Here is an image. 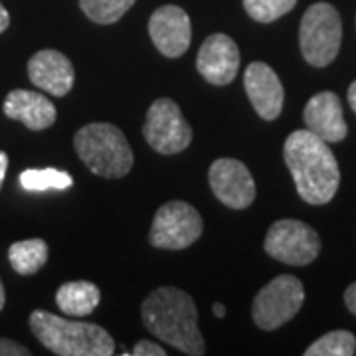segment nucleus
<instances>
[{"mask_svg":"<svg viewBox=\"0 0 356 356\" xmlns=\"http://www.w3.org/2000/svg\"><path fill=\"white\" fill-rule=\"evenodd\" d=\"M283 159L299 196L307 204L331 202L341 184V168L329 143L318 139L309 129L293 131L285 140Z\"/></svg>","mask_w":356,"mask_h":356,"instance_id":"1","label":"nucleus"},{"mask_svg":"<svg viewBox=\"0 0 356 356\" xmlns=\"http://www.w3.org/2000/svg\"><path fill=\"white\" fill-rule=\"evenodd\" d=\"M143 323L156 339L191 356H202L206 344L198 331V311L186 291L159 287L140 307Z\"/></svg>","mask_w":356,"mask_h":356,"instance_id":"2","label":"nucleus"},{"mask_svg":"<svg viewBox=\"0 0 356 356\" xmlns=\"http://www.w3.org/2000/svg\"><path fill=\"white\" fill-rule=\"evenodd\" d=\"M30 329L54 355L60 356H111L115 341L99 325L56 317L48 311L30 315Z\"/></svg>","mask_w":356,"mask_h":356,"instance_id":"3","label":"nucleus"},{"mask_svg":"<svg viewBox=\"0 0 356 356\" xmlns=\"http://www.w3.org/2000/svg\"><path fill=\"white\" fill-rule=\"evenodd\" d=\"M77 156L93 175L123 178L133 168V151L125 133L111 123H89L74 137Z\"/></svg>","mask_w":356,"mask_h":356,"instance_id":"4","label":"nucleus"},{"mask_svg":"<svg viewBox=\"0 0 356 356\" xmlns=\"http://www.w3.org/2000/svg\"><path fill=\"white\" fill-rule=\"evenodd\" d=\"M343 42V22L339 10L329 2L307 8L299 28V44L307 64L325 67L334 62Z\"/></svg>","mask_w":356,"mask_h":356,"instance_id":"5","label":"nucleus"},{"mask_svg":"<svg viewBox=\"0 0 356 356\" xmlns=\"http://www.w3.org/2000/svg\"><path fill=\"white\" fill-rule=\"evenodd\" d=\"M305 301L303 283L295 275H277L255 295L252 315L261 331H275L289 323Z\"/></svg>","mask_w":356,"mask_h":356,"instance_id":"6","label":"nucleus"},{"mask_svg":"<svg viewBox=\"0 0 356 356\" xmlns=\"http://www.w3.org/2000/svg\"><path fill=\"white\" fill-rule=\"evenodd\" d=\"M266 254L287 266H309L321 252V238L301 220H277L266 236Z\"/></svg>","mask_w":356,"mask_h":356,"instance_id":"7","label":"nucleus"},{"mask_svg":"<svg viewBox=\"0 0 356 356\" xmlns=\"http://www.w3.org/2000/svg\"><path fill=\"white\" fill-rule=\"evenodd\" d=\"M202 236V216L188 202L163 204L153 220L151 245L159 250H184Z\"/></svg>","mask_w":356,"mask_h":356,"instance_id":"8","label":"nucleus"},{"mask_svg":"<svg viewBox=\"0 0 356 356\" xmlns=\"http://www.w3.org/2000/svg\"><path fill=\"white\" fill-rule=\"evenodd\" d=\"M143 135L156 153L177 154L188 149L192 140V127L182 117L177 102L161 97L147 111Z\"/></svg>","mask_w":356,"mask_h":356,"instance_id":"9","label":"nucleus"},{"mask_svg":"<svg viewBox=\"0 0 356 356\" xmlns=\"http://www.w3.org/2000/svg\"><path fill=\"white\" fill-rule=\"evenodd\" d=\"M210 188L220 202L243 210L255 200V182L250 168L236 159H218L208 170Z\"/></svg>","mask_w":356,"mask_h":356,"instance_id":"10","label":"nucleus"},{"mask_svg":"<svg viewBox=\"0 0 356 356\" xmlns=\"http://www.w3.org/2000/svg\"><path fill=\"white\" fill-rule=\"evenodd\" d=\"M151 40L166 58H180L191 48L192 24L191 16L180 6L166 4L156 8L149 20Z\"/></svg>","mask_w":356,"mask_h":356,"instance_id":"11","label":"nucleus"},{"mask_svg":"<svg viewBox=\"0 0 356 356\" xmlns=\"http://www.w3.org/2000/svg\"><path fill=\"white\" fill-rule=\"evenodd\" d=\"M198 74L212 86H228L240 70V48L226 34H212L204 40L196 56Z\"/></svg>","mask_w":356,"mask_h":356,"instance_id":"12","label":"nucleus"},{"mask_svg":"<svg viewBox=\"0 0 356 356\" xmlns=\"http://www.w3.org/2000/svg\"><path fill=\"white\" fill-rule=\"evenodd\" d=\"M243 88L254 105L255 113L266 121H275L283 109L285 91L277 74L264 62H254L245 67Z\"/></svg>","mask_w":356,"mask_h":356,"instance_id":"13","label":"nucleus"},{"mask_svg":"<svg viewBox=\"0 0 356 356\" xmlns=\"http://www.w3.org/2000/svg\"><path fill=\"white\" fill-rule=\"evenodd\" d=\"M28 77L42 91L56 97H65L74 88L76 72L67 56L62 51L42 50L30 58Z\"/></svg>","mask_w":356,"mask_h":356,"instance_id":"14","label":"nucleus"},{"mask_svg":"<svg viewBox=\"0 0 356 356\" xmlns=\"http://www.w3.org/2000/svg\"><path fill=\"white\" fill-rule=\"evenodd\" d=\"M307 129L325 143H341L348 135L343 105L337 93L321 91L313 95L303 111Z\"/></svg>","mask_w":356,"mask_h":356,"instance_id":"15","label":"nucleus"},{"mask_svg":"<svg viewBox=\"0 0 356 356\" xmlns=\"http://www.w3.org/2000/svg\"><path fill=\"white\" fill-rule=\"evenodd\" d=\"M4 115L8 119L20 121L30 131H44L56 123L58 111L54 103L40 95L38 91H28V89H14L4 99Z\"/></svg>","mask_w":356,"mask_h":356,"instance_id":"16","label":"nucleus"},{"mask_svg":"<svg viewBox=\"0 0 356 356\" xmlns=\"http://www.w3.org/2000/svg\"><path fill=\"white\" fill-rule=\"evenodd\" d=\"M102 301V291L91 281H67L56 293L60 311L70 317H88Z\"/></svg>","mask_w":356,"mask_h":356,"instance_id":"17","label":"nucleus"},{"mask_svg":"<svg viewBox=\"0 0 356 356\" xmlns=\"http://www.w3.org/2000/svg\"><path fill=\"white\" fill-rule=\"evenodd\" d=\"M48 243L40 238L16 242L8 248V261L16 273L20 275H34L48 261Z\"/></svg>","mask_w":356,"mask_h":356,"instance_id":"18","label":"nucleus"},{"mask_svg":"<svg viewBox=\"0 0 356 356\" xmlns=\"http://www.w3.org/2000/svg\"><path fill=\"white\" fill-rule=\"evenodd\" d=\"M18 180L26 192L67 191L74 184V178L58 168H26Z\"/></svg>","mask_w":356,"mask_h":356,"instance_id":"19","label":"nucleus"},{"mask_svg":"<svg viewBox=\"0 0 356 356\" xmlns=\"http://www.w3.org/2000/svg\"><path fill=\"white\" fill-rule=\"evenodd\" d=\"M137 0H79L83 14L95 24H115Z\"/></svg>","mask_w":356,"mask_h":356,"instance_id":"20","label":"nucleus"},{"mask_svg":"<svg viewBox=\"0 0 356 356\" xmlns=\"http://www.w3.org/2000/svg\"><path fill=\"white\" fill-rule=\"evenodd\" d=\"M356 337L350 331H331L305 350V356H353Z\"/></svg>","mask_w":356,"mask_h":356,"instance_id":"21","label":"nucleus"},{"mask_svg":"<svg viewBox=\"0 0 356 356\" xmlns=\"http://www.w3.org/2000/svg\"><path fill=\"white\" fill-rule=\"evenodd\" d=\"M297 0H243L245 13L254 18L255 22H273L295 8Z\"/></svg>","mask_w":356,"mask_h":356,"instance_id":"22","label":"nucleus"},{"mask_svg":"<svg viewBox=\"0 0 356 356\" xmlns=\"http://www.w3.org/2000/svg\"><path fill=\"white\" fill-rule=\"evenodd\" d=\"M133 356H166V350L163 346H159L156 343L151 341H139L135 344V348L131 350Z\"/></svg>","mask_w":356,"mask_h":356,"instance_id":"23","label":"nucleus"},{"mask_svg":"<svg viewBox=\"0 0 356 356\" xmlns=\"http://www.w3.org/2000/svg\"><path fill=\"white\" fill-rule=\"evenodd\" d=\"M30 350L10 339H0V356H28Z\"/></svg>","mask_w":356,"mask_h":356,"instance_id":"24","label":"nucleus"},{"mask_svg":"<svg viewBox=\"0 0 356 356\" xmlns=\"http://www.w3.org/2000/svg\"><path fill=\"white\" fill-rule=\"evenodd\" d=\"M344 303H346V309H348L353 315H356V281L344 291Z\"/></svg>","mask_w":356,"mask_h":356,"instance_id":"25","label":"nucleus"},{"mask_svg":"<svg viewBox=\"0 0 356 356\" xmlns=\"http://www.w3.org/2000/svg\"><path fill=\"white\" fill-rule=\"evenodd\" d=\"M6 170H8V154L0 151V188H2V182L6 177Z\"/></svg>","mask_w":356,"mask_h":356,"instance_id":"26","label":"nucleus"},{"mask_svg":"<svg viewBox=\"0 0 356 356\" xmlns=\"http://www.w3.org/2000/svg\"><path fill=\"white\" fill-rule=\"evenodd\" d=\"M10 26V14H8V10L2 6V2H0V34L6 30Z\"/></svg>","mask_w":356,"mask_h":356,"instance_id":"27","label":"nucleus"},{"mask_svg":"<svg viewBox=\"0 0 356 356\" xmlns=\"http://www.w3.org/2000/svg\"><path fill=\"white\" fill-rule=\"evenodd\" d=\"M348 105H350V109L356 113V81H353L350 88H348Z\"/></svg>","mask_w":356,"mask_h":356,"instance_id":"28","label":"nucleus"},{"mask_svg":"<svg viewBox=\"0 0 356 356\" xmlns=\"http://www.w3.org/2000/svg\"><path fill=\"white\" fill-rule=\"evenodd\" d=\"M212 313H214L218 318H224L226 317V307L222 305V303H214V305H212Z\"/></svg>","mask_w":356,"mask_h":356,"instance_id":"29","label":"nucleus"},{"mask_svg":"<svg viewBox=\"0 0 356 356\" xmlns=\"http://www.w3.org/2000/svg\"><path fill=\"white\" fill-rule=\"evenodd\" d=\"M4 301H6V295H4V287H2V281H0V311L4 307Z\"/></svg>","mask_w":356,"mask_h":356,"instance_id":"30","label":"nucleus"}]
</instances>
